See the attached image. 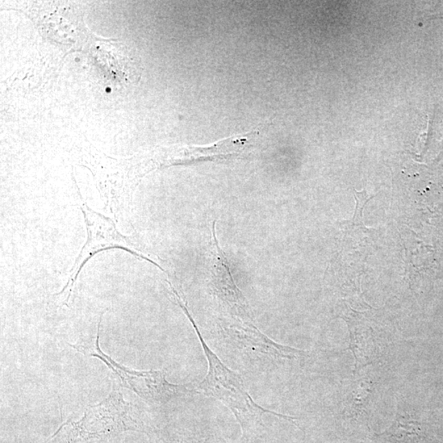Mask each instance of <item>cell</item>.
<instances>
[{
	"instance_id": "1",
	"label": "cell",
	"mask_w": 443,
	"mask_h": 443,
	"mask_svg": "<svg viewBox=\"0 0 443 443\" xmlns=\"http://www.w3.org/2000/svg\"><path fill=\"white\" fill-rule=\"evenodd\" d=\"M176 296L180 307L182 308L186 315L189 318L191 323L197 333L204 355L208 359V371L206 377L200 384V391L221 400L222 403L227 405L235 415L244 430L250 429L254 426L260 424L262 416L265 413L274 414L275 416L287 418V419L289 418L267 411L254 403L252 396L246 391L244 383L240 376L224 366V363L208 348L189 311L185 304L182 302L181 296L178 294Z\"/></svg>"
},
{
	"instance_id": "2",
	"label": "cell",
	"mask_w": 443,
	"mask_h": 443,
	"mask_svg": "<svg viewBox=\"0 0 443 443\" xmlns=\"http://www.w3.org/2000/svg\"><path fill=\"white\" fill-rule=\"evenodd\" d=\"M103 315L98 325L97 337L93 345H70L88 357L101 359L114 372L123 386L135 392L141 398L154 403H165L170 399L185 394L187 388L174 385L167 381L163 371H133L115 362L99 348V328Z\"/></svg>"
},
{
	"instance_id": "3",
	"label": "cell",
	"mask_w": 443,
	"mask_h": 443,
	"mask_svg": "<svg viewBox=\"0 0 443 443\" xmlns=\"http://www.w3.org/2000/svg\"><path fill=\"white\" fill-rule=\"evenodd\" d=\"M211 286L216 296L241 317L250 318L246 311V300L239 288L234 281L229 262L223 250L219 248L215 235V222L213 224Z\"/></svg>"
},
{
	"instance_id": "4",
	"label": "cell",
	"mask_w": 443,
	"mask_h": 443,
	"mask_svg": "<svg viewBox=\"0 0 443 443\" xmlns=\"http://www.w3.org/2000/svg\"><path fill=\"white\" fill-rule=\"evenodd\" d=\"M350 345L355 357V373L363 367L371 365L379 359L378 346L371 329H363L348 324Z\"/></svg>"
},
{
	"instance_id": "5",
	"label": "cell",
	"mask_w": 443,
	"mask_h": 443,
	"mask_svg": "<svg viewBox=\"0 0 443 443\" xmlns=\"http://www.w3.org/2000/svg\"><path fill=\"white\" fill-rule=\"evenodd\" d=\"M374 391V383L370 379L358 380L354 383L352 391L346 401V407L352 411H361L367 407L372 392Z\"/></svg>"
},
{
	"instance_id": "6",
	"label": "cell",
	"mask_w": 443,
	"mask_h": 443,
	"mask_svg": "<svg viewBox=\"0 0 443 443\" xmlns=\"http://www.w3.org/2000/svg\"><path fill=\"white\" fill-rule=\"evenodd\" d=\"M354 196L355 200H357V207H355L353 219L342 223V228H344L346 232H355L358 229L359 231L367 232L369 230H368L366 225L363 224V208L366 206V204L369 202L374 196L368 195L366 190H363L362 191H355Z\"/></svg>"
}]
</instances>
